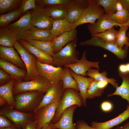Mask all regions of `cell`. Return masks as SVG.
I'll return each instance as SVG.
<instances>
[{
	"label": "cell",
	"instance_id": "obj_55",
	"mask_svg": "<svg viewBox=\"0 0 129 129\" xmlns=\"http://www.w3.org/2000/svg\"><path fill=\"white\" fill-rule=\"evenodd\" d=\"M127 69V71L128 73H129V63L126 64Z\"/></svg>",
	"mask_w": 129,
	"mask_h": 129
},
{
	"label": "cell",
	"instance_id": "obj_51",
	"mask_svg": "<svg viewBox=\"0 0 129 129\" xmlns=\"http://www.w3.org/2000/svg\"><path fill=\"white\" fill-rule=\"evenodd\" d=\"M114 129H129V122H128L122 126L116 127Z\"/></svg>",
	"mask_w": 129,
	"mask_h": 129
},
{
	"label": "cell",
	"instance_id": "obj_21",
	"mask_svg": "<svg viewBox=\"0 0 129 129\" xmlns=\"http://www.w3.org/2000/svg\"><path fill=\"white\" fill-rule=\"evenodd\" d=\"M129 118V105L127 109L122 113L116 118L108 121L103 122H92L91 126L96 129H111L118 125Z\"/></svg>",
	"mask_w": 129,
	"mask_h": 129
},
{
	"label": "cell",
	"instance_id": "obj_53",
	"mask_svg": "<svg viewBox=\"0 0 129 129\" xmlns=\"http://www.w3.org/2000/svg\"><path fill=\"white\" fill-rule=\"evenodd\" d=\"M53 129L52 124L50 123L45 124L41 129Z\"/></svg>",
	"mask_w": 129,
	"mask_h": 129
},
{
	"label": "cell",
	"instance_id": "obj_42",
	"mask_svg": "<svg viewBox=\"0 0 129 129\" xmlns=\"http://www.w3.org/2000/svg\"><path fill=\"white\" fill-rule=\"evenodd\" d=\"M12 79L11 76L2 69H0V85L1 86L7 83Z\"/></svg>",
	"mask_w": 129,
	"mask_h": 129
},
{
	"label": "cell",
	"instance_id": "obj_34",
	"mask_svg": "<svg viewBox=\"0 0 129 129\" xmlns=\"http://www.w3.org/2000/svg\"><path fill=\"white\" fill-rule=\"evenodd\" d=\"M120 27L115 44L120 48L124 47V45L129 47V42L127 36V32L129 27V22Z\"/></svg>",
	"mask_w": 129,
	"mask_h": 129
},
{
	"label": "cell",
	"instance_id": "obj_5",
	"mask_svg": "<svg viewBox=\"0 0 129 129\" xmlns=\"http://www.w3.org/2000/svg\"><path fill=\"white\" fill-rule=\"evenodd\" d=\"M14 47L20 55L26 68L27 75L23 81H29L40 76L35 66L36 57L28 52L18 40L15 42Z\"/></svg>",
	"mask_w": 129,
	"mask_h": 129
},
{
	"label": "cell",
	"instance_id": "obj_50",
	"mask_svg": "<svg viewBox=\"0 0 129 129\" xmlns=\"http://www.w3.org/2000/svg\"><path fill=\"white\" fill-rule=\"evenodd\" d=\"M122 5L124 8L129 12V0H119Z\"/></svg>",
	"mask_w": 129,
	"mask_h": 129
},
{
	"label": "cell",
	"instance_id": "obj_32",
	"mask_svg": "<svg viewBox=\"0 0 129 129\" xmlns=\"http://www.w3.org/2000/svg\"><path fill=\"white\" fill-rule=\"evenodd\" d=\"M61 81L63 83V90L67 89H72L79 91L77 83L71 76L69 68L64 67V72Z\"/></svg>",
	"mask_w": 129,
	"mask_h": 129
},
{
	"label": "cell",
	"instance_id": "obj_8",
	"mask_svg": "<svg viewBox=\"0 0 129 129\" xmlns=\"http://www.w3.org/2000/svg\"><path fill=\"white\" fill-rule=\"evenodd\" d=\"M79 44L81 46H92L102 48L113 53L121 59L125 58L128 55V47L126 46L122 48H120L115 44L106 42L97 37H92L89 39L81 42Z\"/></svg>",
	"mask_w": 129,
	"mask_h": 129
},
{
	"label": "cell",
	"instance_id": "obj_20",
	"mask_svg": "<svg viewBox=\"0 0 129 129\" xmlns=\"http://www.w3.org/2000/svg\"><path fill=\"white\" fill-rule=\"evenodd\" d=\"M77 31L76 28L53 38L52 42L54 53L58 52L68 43L77 38Z\"/></svg>",
	"mask_w": 129,
	"mask_h": 129
},
{
	"label": "cell",
	"instance_id": "obj_48",
	"mask_svg": "<svg viewBox=\"0 0 129 129\" xmlns=\"http://www.w3.org/2000/svg\"><path fill=\"white\" fill-rule=\"evenodd\" d=\"M119 72L122 73H128L126 64H122L119 65L118 67Z\"/></svg>",
	"mask_w": 129,
	"mask_h": 129
},
{
	"label": "cell",
	"instance_id": "obj_29",
	"mask_svg": "<svg viewBox=\"0 0 129 129\" xmlns=\"http://www.w3.org/2000/svg\"><path fill=\"white\" fill-rule=\"evenodd\" d=\"M46 14L54 20L66 18L67 6H51L44 7Z\"/></svg>",
	"mask_w": 129,
	"mask_h": 129
},
{
	"label": "cell",
	"instance_id": "obj_35",
	"mask_svg": "<svg viewBox=\"0 0 129 129\" xmlns=\"http://www.w3.org/2000/svg\"><path fill=\"white\" fill-rule=\"evenodd\" d=\"M107 16L111 20L121 26L129 22V12L124 8L121 11Z\"/></svg>",
	"mask_w": 129,
	"mask_h": 129
},
{
	"label": "cell",
	"instance_id": "obj_1",
	"mask_svg": "<svg viewBox=\"0 0 129 129\" xmlns=\"http://www.w3.org/2000/svg\"><path fill=\"white\" fill-rule=\"evenodd\" d=\"M45 93L37 91H27L15 95V109L25 113H34Z\"/></svg>",
	"mask_w": 129,
	"mask_h": 129
},
{
	"label": "cell",
	"instance_id": "obj_40",
	"mask_svg": "<svg viewBox=\"0 0 129 129\" xmlns=\"http://www.w3.org/2000/svg\"><path fill=\"white\" fill-rule=\"evenodd\" d=\"M98 81L94 79L90 83L87 91V99H92L96 97H100L103 94L104 90L100 89L97 87Z\"/></svg>",
	"mask_w": 129,
	"mask_h": 129
},
{
	"label": "cell",
	"instance_id": "obj_49",
	"mask_svg": "<svg viewBox=\"0 0 129 129\" xmlns=\"http://www.w3.org/2000/svg\"><path fill=\"white\" fill-rule=\"evenodd\" d=\"M108 83L106 81H98L97 83V87L100 89L104 90L106 87Z\"/></svg>",
	"mask_w": 129,
	"mask_h": 129
},
{
	"label": "cell",
	"instance_id": "obj_12",
	"mask_svg": "<svg viewBox=\"0 0 129 129\" xmlns=\"http://www.w3.org/2000/svg\"><path fill=\"white\" fill-rule=\"evenodd\" d=\"M89 4L88 0H73L67 6L66 19L72 23L77 22Z\"/></svg>",
	"mask_w": 129,
	"mask_h": 129
},
{
	"label": "cell",
	"instance_id": "obj_41",
	"mask_svg": "<svg viewBox=\"0 0 129 129\" xmlns=\"http://www.w3.org/2000/svg\"><path fill=\"white\" fill-rule=\"evenodd\" d=\"M37 7L35 0H22L19 9L22 14H24L28 10L34 9Z\"/></svg>",
	"mask_w": 129,
	"mask_h": 129
},
{
	"label": "cell",
	"instance_id": "obj_23",
	"mask_svg": "<svg viewBox=\"0 0 129 129\" xmlns=\"http://www.w3.org/2000/svg\"><path fill=\"white\" fill-rule=\"evenodd\" d=\"M27 39L52 41L53 38L49 30L32 27L24 33L20 39L25 40Z\"/></svg>",
	"mask_w": 129,
	"mask_h": 129
},
{
	"label": "cell",
	"instance_id": "obj_25",
	"mask_svg": "<svg viewBox=\"0 0 129 129\" xmlns=\"http://www.w3.org/2000/svg\"><path fill=\"white\" fill-rule=\"evenodd\" d=\"M118 75L122 79V83L120 86L116 87L115 92L108 95V97L118 95L126 100L129 105V73L119 72Z\"/></svg>",
	"mask_w": 129,
	"mask_h": 129
},
{
	"label": "cell",
	"instance_id": "obj_16",
	"mask_svg": "<svg viewBox=\"0 0 129 129\" xmlns=\"http://www.w3.org/2000/svg\"><path fill=\"white\" fill-rule=\"evenodd\" d=\"M31 19V12L27 11L18 20L6 27L15 33L18 40L20 39L24 33L32 27Z\"/></svg>",
	"mask_w": 129,
	"mask_h": 129
},
{
	"label": "cell",
	"instance_id": "obj_52",
	"mask_svg": "<svg viewBox=\"0 0 129 129\" xmlns=\"http://www.w3.org/2000/svg\"><path fill=\"white\" fill-rule=\"evenodd\" d=\"M7 104L6 101L3 98L0 97V107L4 106Z\"/></svg>",
	"mask_w": 129,
	"mask_h": 129
},
{
	"label": "cell",
	"instance_id": "obj_54",
	"mask_svg": "<svg viewBox=\"0 0 129 129\" xmlns=\"http://www.w3.org/2000/svg\"><path fill=\"white\" fill-rule=\"evenodd\" d=\"M0 129H18L15 126V125H14L10 127Z\"/></svg>",
	"mask_w": 129,
	"mask_h": 129
},
{
	"label": "cell",
	"instance_id": "obj_11",
	"mask_svg": "<svg viewBox=\"0 0 129 129\" xmlns=\"http://www.w3.org/2000/svg\"><path fill=\"white\" fill-rule=\"evenodd\" d=\"M31 13L32 27L49 30L51 29L54 20L46 14L43 7L38 5Z\"/></svg>",
	"mask_w": 129,
	"mask_h": 129
},
{
	"label": "cell",
	"instance_id": "obj_9",
	"mask_svg": "<svg viewBox=\"0 0 129 129\" xmlns=\"http://www.w3.org/2000/svg\"><path fill=\"white\" fill-rule=\"evenodd\" d=\"M59 102L43 106L34 112L37 129H41L45 124H50L53 119Z\"/></svg>",
	"mask_w": 129,
	"mask_h": 129
},
{
	"label": "cell",
	"instance_id": "obj_13",
	"mask_svg": "<svg viewBox=\"0 0 129 129\" xmlns=\"http://www.w3.org/2000/svg\"><path fill=\"white\" fill-rule=\"evenodd\" d=\"M86 52L85 50L83 52L81 59L76 63L68 64L64 67L69 68L76 74L85 77L87 71L92 68L99 70V62L88 60L86 59Z\"/></svg>",
	"mask_w": 129,
	"mask_h": 129
},
{
	"label": "cell",
	"instance_id": "obj_45",
	"mask_svg": "<svg viewBox=\"0 0 129 129\" xmlns=\"http://www.w3.org/2000/svg\"><path fill=\"white\" fill-rule=\"evenodd\" d=\"M77 129H96L90 126L84 120H78L75 124Z\"/></svg>",
	"mask_w": 129,
	"mask_h": 129
},
{
	"label": "cell",
	"instance_id": "obj_24",
	"mask_svg": "<svg viewBox=\"0 0 129 129\" xmlns=\"http://www.w3.org/2000/svg\"><path fill=\"white\" fill-rule=\"evenodd\" d=\"M70 70L71 76L77 83L79 93L83 100V105L86 107L87 90L90 83L94 79L89 77H87L77 74L70 69Z\"/></svg>",
	"mask_w": 129,
	"mask_h": 129
},
{
	"label": "cell",
	"instance_id": "obj_17",
	"mask_svg": "<svg viewBox=\"0 0 129 129\" xmlns=\"http://www.w3.org/2000/svg\"><path fill=\"white\" fill-rule=\"evenodd\" d=\"M0 68L9 74L16 81H20L26 77L27 72L12 63L0 58Z\"/></svg>",
	"mask_w": 129,
	"mask_h": 129
},
{
	"label": "cell",
	"instance_id": "obj_36",
	"mask_svg": "<svg viewBox=\"0 0 129 129\" xmlns=\"http://www.w3.org/2000/svg\"><path fill=\"white\" fill-rule=\"evenodd\" d=\"M19 9L0 16V27H6L23 15Z\"/></svg>",
	"mask_w": 129,
	"mask_h": 129
},
{
	"label": "cell",
	"instance_id": "obj_37",
	"mask_svg": "<svg viewBox=\"0 0 129 129\" xmlns=\"http://www.w3.org/2000/svg\"><path fill=\"white\" fill-rule=\"evenodd\" d=\"M118 32V31L113 27L103 32L91 35L92 37L99 38L106 42L115 44Z\"/></svg>",
	"mask_w": 129,
	"mask_h": 129
},
{
	"label": "cell",
	"instance_id": "obj_15",
	"mask_svg": "<svg viewBox=\"0 0 129 129\" xmlns=\"http://www.w3.org/2000/svg\"><path fill=\"white\" fill-rule=\"evenodd\" d=\"M78 107L76 105L71 106L65 109L62 113L59 121L51 124L53 129H77L75 124L73 122L74 112Z\"/></svg>",
	"mask_w": 129,
	"mask_h": 129
},
{
	"label": "cell",
	"instance_id": "obj_56",
	"mask_svg": "<svg viewBox=\"0 0 129 129\" xmlns=\"http://www.w3.org/2000/svg\"><path fill=\"white\" fill-rule=\"evenodd\" d=\"M127 36L129 38V31L127 33Z\"/></svg>",
	"mask_w": 129,
	"mask_h": 129
},
{
	"label": "cell",
	"instance_id": "obj_28",
	"mask_svg": "<svg viewBox=\"0 0 129 129\" xmlns=\"http://www.w3.org/2000/svg\"><path fill=\"white\" fill-rule=\"evenodd\" d=\"M17 40V36L13 31L7 27H0V46L13 47Z\"/></svg>",
	"mask_w": 129,
	"mask_h": 129
},
{
	"label": "cell",
	"instance_id": "obj_38",
	"mask_svg": "<svg viewBox=\"0 0 129 129\" xmlns=\"http://www.w3.org/2000/svg\"><path fill=\"white\" fill-rule=\"evenodd\" d=\"M92 3L102 7L107 16L115 13L114 7L116 0H90Z\"/></svg>",
	"mask_w": 129,
	"mask_h": 129
},
{
	"label": "cell",
	"instance_id": "obj_19",
	"mask_svg": "<svg viewBox=\"0 0 129 129\" xmlns=\"http://www.w3.org/2000/svg\"><path fill=\"white\" fill-rule=\"evenodd\" d=\"M18 40L28 52L36 57L38 61L42 63L54 66L52 56L37 47L30 44L24 40L18 39Z\"/></svg>",
	"mask_w": 129,
	"mask_h": 129
},
{
	"label": "cell",
	"instance_id": "obj_4",
	"mask_svg": "<svg viewBox=\"0 0 129 129\" xmlns=\"http://www.w3.org/2000/svg\"><path fill=\"white\" fill-rule=\"evenodd\" d=\"M53 85L46 78L41 76L27 81H16L14 84V95L23 92L37 91L45 93Z\"/></svg>",
	"mask_w": 129,
	"mask_h": 129
},
{
	"label": "cell",
	"instance_id": "obj_22",
	"mask_svg": "<svg viewBox=\"0 0 129 129\" xmlns=\"http://www.w3.org/2000/svg\"><path fill=\"white\" fill-rule=\"evenodd\" d=\"M19 54L13 47L0 46V58L12 63L20 68L26 70L25 65Z\"/></svg>",
	"mask_w": 129,
	"mask_h": 129
},
{
	"label": "cell",
	"instance_id": "obj_26",
	"mask_svg": "<svg viewBox=\"0 0 129 129\" xmlns=\"http://www.w3.org/2000/svg\"><path fill=\"white\" fill-rule=\"evenodd\" d=\"M16 81L12 79L7 83L0 86V97L4 99L8 105L13 108L16 105L13 92V86Z\"/></svg>",
	"mask_w": 129,
	"mask_h": 129
},
{
	"label": "cell",
	"instance_id": "obj_7",
	"mask_svg": "<svg viewBox=\"0 0 129 129\" xmlns=\"http://www.w3.org/2000/svg\"><path fill=\"white\" fill-rule=\"evenodd\" d=\"M0 109V114L8 118L18 129H21L27 122L35 120L34 113H28L17 110L9 105Z\"/></svg>",
	"mask_w": 129,
	"mask_h": 129
},
{
	"label": "cell",
	"instance_id": "obj_44",
	"mask_svg": "<svg viewBox=\"0 0 129 129\" xmlns=\"http://www.w3.org/2000/svg\"><path fill=\"white\" fill-rule=\"evenodd\" d=\"M113 106L110 102L105 101H103L100 105V108L101 110L104 112H108L111 111L113 109Z\"/></svg>",
	"mask_w": 129,
	"mask_h": 129
},
{
	"label": "cell",
	"instance_id": "obj_27",
	"mask_svg": "<svg viewBox=\"0 0 129 129\" xmlns=\"http://www.w3.org/2000/svg\"><path fill=\"white\" fill-rule=\"evenodd\" d=\"M73 24L69 22L66 18L54 20L52 27L49 30L53 38L72 29Z\"/></svg>",
	"mask_w": 129,
	"mask_h": 129
},
{
	"label": "cell",
	"instance_id": "obj_3",
	"mask_svg": "<svg viewBox=\"0 0 129 129\" xmlns=\"http://www.w3.org/2000/svg\"><path fill=\"white\" fill-rule=\"evenodd\" d=\"M74 105H77L78 107H81L83 105L82 99L79 92L73 89H65L54 117L50 123L53 124L57 122L64 111L68 108Z\"/></svg>",
	"mask_w": 129,
	"mask_h": 129
},
{
	"label": "cell",
	"instance_id": "obj_2",
	"mask_svg": "<svg viewBox=\"0 0 129 129\" xmlns=\"http://www.w3.org/2000/svg\"><path fill=\"white\" fill-rule=\"evenodd\" d=\"M77 38L67 44L52 56L54 66L64 67L68 64H74L78 60L79 52L76 49Z\"/></svg>",
	"mask_w": 129,
	"mask_h": 129
},
{
	"label": "cell",
	"instance_id": "obj_18",
	"mask_svg": "<svg viewBox=\"0 0 129 129\" xmlns=\"http://www.w3.org/2000/svg\"><path fill=\"white\" fill-rule=\"evenodd\" d=\"M121 26L110 19L105 14L99 17L93 24L87 25V28L91 35L105 31L115 26Z\"/></svg>",
	"mask_w": 129,
	"mask_h": 129
},
{
	"label": "cell",
	"instance_id": "obj_31",
	"mask_svg": "<svg viewBox=\"0 0 129 129\" xmlns=\"http://www.w3.org/2000/svg\"><path fill=\"white\" fill-rule=\"evenodd\" d=\"M24 40L30 44L37 47L51 56L52 57L54 53L52 41L28 39Z\"/></svg>",
	"mask_w": 129,
	"mask_h": 129
},
{
	"label": "cell",
	"instance_id": "obj_46",
	"mask_svg": "<svg viewBox=\"0 0 129 129\" xmlns=\"http://www.w3.org/2000/svg\"><path fill=\"white\" fill-rule=\"evenodd\" d=\"M22 129H37L35 120L29 121L22 127Z\"/></svg>",
	"mask_w": 129,
	"mask_h": 129
},
{
	"label": "cell",
	"instance_id": "obj_10",
	"mask_svg": "<svg viewBox=\"0 0 129 129\" xmlns=\"http://www.w3.org/2000/svg\"><path fill=\"white\" fill-rule=\"evenodd\" d=\"M89 4L85 9L79 20L73 24V29L86 23L93 24L96 21L105 13L104 9L99 5L88 0Z\"/></svg>",
	"mask_w": 129,
	"mask_h": 129
},
{
	"label": "cell",
	"instance_id": "obj_39",
	"mask_svg": "<svg viewBox=\"0 0 129 129\" xmlns=\"http://www.w3.org/2000/svg\"><path fill=\"white\" fill-rule=\"evenodd\" d=\"M73 0H37L38 5L43 7L57 6H67Z\"/></svg>",
	"mask_w": 129,
	"mask_h": 129
},
{
	"label": "cell",
	"instance_id": "obj_14",
	"mask_svg": "<svg viewBox=\"0 0 129 129\" xmlns=\"http://www.w3.org/2000/svg\"><path fill=\"white\" fill-rule=\"evenodd\" d=\"M64 91L62 81L57 84L53 85L45 93L37 109L44 106L59 102L62 97Z\"/></svg>",
	"mask_w": 129,
	"mask_h": 129
},
{
	"label": "cell",
	"instance_id": "obj_57",
	"mask_svg": "<svg viewBox=\"0 0 129 129\" xmlns=\"http://www.w3.org/2000/svg\"><path fill=\"white\" fill-rule=\"evenodd\" d=\"M128 41H129V38H128Z\"/></svg>",
	"mask_w": 129,
	"mask_h": 129
},
{
	"label": "cell",
	"instance_id": "obj_58",
	"mask_svg": "<svg viewBox=\"0 0 129 129\" xmlns=\"http://www.w3.org/2000/svg\"></svg>",
	"mask_w": 129,
	"mask_h": 129
},
{
	"label": "cell",
	"instance_id": "obj_33",
	"mask_svg": "<svg viewBox=\"0 0 129 129\" xmlns=\"http://www.w3.org/2000/svg\"><path fill=\"white\" fill-rule=\"evenodd\" d=\"M21 0H0V15L19 9L22 3Z\"/></svg>",
	"mask_w": 129,
	"mask_h": 129
},
{
	"label": "cell",
	"instance_id": "obj_30",
	"mask_svg": "<svg viewBox=\"0 0 129 129\" xmlns=\"http://www.w3.org/2000/svg\"><path fill=\"white\" fill-rule=\"evenodd\" d=\"M99 70L91 68L87 71L86 75L98 81L107 82L115 88H116L118 86L116 79L113 78H108L107 77V73L106 72L104 71L100 73Z\"/></svg>",
	"mask_w": 129,
	"mask_h": 129
},
{
	"label": "cell",
	"instance_id": "obj_47",
	"mask_svg": "<svg viewBox=\"0 0 129 129\" xmlns=\"http://www.w3.org/2000/svg\"><path fill=\"white\" fill-rule=\"evenodd\" d=\"M114 7L116 12L121 11L124 9L122 5L119 0H116Z\"/></svg>",
	"mask_w": 129,
	"mask_h": 129
},
{
	"label": "cell",
	"instance_id": "obj_43",
	"mask_svg": "<svg viewBox=\"0 0 129 129\" xmlns=\"http://www.w3.org/2000/svg\"><path fill=\"white\" fill-rule=\"evenodd\" d=\"M14 125L12 122L5 116L0 115V129L8 127Z\"/></svg>",
	"mask_w": 129,
	"mask_h": 129
},
{
	"label": "cell",
	"instance_id": "obj_6",
	"mask_svg": "<svg viewBox=\"0 0 129 129\" xmlns=\"http://www.w3.org/2000/svg\"><path fill=\"white\" fill-rule=\"evenodd\" d=\"M35 66L39 75L47 79L53 85L62 81L64 67L41 63L36 60Z\"/></svg>",
	"mask_w": 129,
	"mask_h": 129
}]
</instances>
